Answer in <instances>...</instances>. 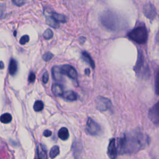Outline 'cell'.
<instances>
[{
  "label": "cell",
  "mask_w": 159,
  "mask_h": 159,
  "mask_svg": "<svg viewBox=\"0 0 159 159\" xmlns=\"http://www.w3.org/2000/svg\"><path fill=\"white\" fill-rule=\"evenodd\" d=\"M150 137L140 129L125 134L117 142V152L119 154H131L144 149L149 145Z\"/></svg>",
  "instance_id": "cell-1"
},
{
  "label": "cell",
  "mask_w": 159,
  "mask_h": 159,
  "mask_svg": "<svg viewBox=\"0 0 159 159\" xmlns=\"http://www.w3.org/2000/svg\"><path fill=\"white\" fill-rule=\"evenodd\" d=\"M101 23L107 30L116 31L125 26L124 20L117 14L111 11H105L100 16Z\"/></svg>",
  "instance_id": "cell-2"
},
{
  "label": "cell",
  "mask_w": 159,
  "mask_h": 159,
  "mask_svg": "<svg viewBox=\"0 0 159 159\" xmlns=\"http://www.w3.org/2000/svg\"><path fill=\"white\" fill-rule=\"evenodd\" d=\"M129 37L137 43H144L147 39V32L145 27H138L131 30L129 34Z\"/></svg>",
  "instance_id": "cell-3"
},
{
  "label": "cell",
  "mask_w": 159,
  "mask_h": 159,
  "mask_svg": "<svg viewBox=\"0 0 159 159\" xmlns=\"http://www.w3.org/2000/svg\"><path fill=\"white\" fill-rule=\"evenodd\" d=\"M96 105L97 109L100 111L111 110L112 107L111 101L109 99L102 96H98L96 98Z\"/></svg>",
  "instance_id": "cell-4"
},
{
  "label": "cell",
  "mask_w": 159,
  "mask_h": 159,
  "mask_svg": "<svg viewBox=\"0 0 159 159\" xmlns=\"http://www.w3.org/2000/svg\"><path fill=\"white\" fill-rule=\"evenodd\" d=\"M86 130L88 132L92 135H98L102 132L100 125L90 117L88 118L87 121Z\"/></svg>",
  "instance_id": "cell-5"
},
{
  "label": "cell",
  "mask_w": 159,
  "mask_h": 159,
  "mask_svg": "<svg viewBox=\"0 0 159 159\" xmlns=\"http://www.w3.org/2000/svg\"><path fill=\"white\" fill-rule=\"evenodd\" d=\"M148 117L153 124L159 125V101L149 110Z\"/></svg>",
  "instance_id": "cell-6"
},
{
  "label": "cell",
  "mask_w": 159,
  "mask_h": 159,
  "mask_svg": "<svg viewBox=\"0 0 159 159\" xmlns=\"http://www.w3.org/2000/svg\"><path fill=\"white\" fill-rule=\"evenodd\" d=\"M61 69L63 75H67L73 80H76L78 77L77 71L74 67L70 65H63L61 66Z\"/></svg>",
  "instance_id": "cell-7"
},
{
  "label": "cell",
  "mask_w": 159,
  "mask_h": 159,
  "mask_svg": "<svg viewBox=\"0 0 159 159\" xmlns=\"http://www.w3.org/2000/svg\"><path fill=\"white\" fill-rule=\"evenodd\" d=\"M117 148L116 145L115 139H111L107 147V155L111 159H116L117 155Z\"/></svg>",
  "instance_id": "cell-8"
},
{
  "label": "cell",
  "mask_w": 159,
  "mask_h": 159,
  "mask_svg": "<svg viewBox=\"0 0 159 159\" xmlns=\"http://www.w3.org/2000/svg\"><path fill=\"white\" fill-rule=\"evenodd\" d=\"M143 12L147 17L150 19H153L156 16V11L155 7L151 4H147L143 7Z\"/></svg>",
  "instance_id": "cell-9"
},
{
  "label": "cell",
  "mask_w": 159,
  "mask_h": 159,
  "mask_svg": "<svg viewBox=\"0 0 159 159\" xmlns=\"http://www.w3.org/2000/svg\"><path fill=\"white\" fill-rule=\"evenodd\" d=\"M52 75L53 78L56 81H61L63 79V73L61 69V66H54L52 68Z\"/></svg>",
  "instance_id": "cell-10"
},
{
  "label": "cell",
  "mask_w": 159,
  "mask_h": 159,
  "mask_svg": "<svg viewBox=\"0 0 159 159\" xmlns=\"http://www.w3.org/2000/svg\"><path fill=\"white\" fill-rule=\"evenodd\" d=\"M52 91L53 94L56 96H62L64 93L63 86L58 83H55L52 85Z\"/></svg>",
  "instance_id": "cell-11"
},
{
  "label": "cell",
  "mask_w": 159,
  "mask_h": 159,
  "mask_svg": "<svg viewBox=\"0 0 159 159\" xmlns=\"http://www.w3.org/2000/svg\"><path fill=\"white\" fill-rule=\"evenodd\" d=\"M64 99L68 100V101H76L78 99V95L77 94L74 92L73 91H65L62 95V96Z\"/></svg>",
  "instance_id": "cell-12"
},
{
  "label": "cell",
  "mask_w": 159,
  "mask_h": 159,
  "mask_svg": "<svg viewBox=\"0 0 159 159\" xmlns=\"http://www.w3.org/2000/svg\"><path fill=\"white\" fill-rule=\"evenodd\" d=\"M81 58H83V60L84 61H86L87 63H88L93 68H94V67H95L94 61H93V58H91V57L90 56V55L88 52H86L85 51L82 52Z\"/></svg>",
  "instance_id": "cell-13"
},
{
  "label": "cell",
  "mask_w": 159,
  "mask_h": 159,
  "mask_svg": "<svg viewBox=\"0 0 159 159\" xmlns=\"http://www.w3.org/2000/svg\"><path fill=\"white\" fill-rule=\"evenodd\" d=\"M17 70V63L16 60L12 58L9 65V72L11 75H14Z\"/></svg>",
  "instance_id": "cell-14"
},
{
  "label": "cell",
  "mask_w": 159,
  "mask_h": 159,
  "mask_svg": "<svg viewBox=\"0 0 159 159\" xmlns=\"http://www.w3.org/2000/svg\"><path fill=\"white\" fill-rule=\"evenodd\" d=\"M58 137L63 140H66L68 139L69 137V132L68 130L66 127H62L61 128L58 132Z\"/></svg>",
  "instance_id": "cell-15"
},
{
  "label": "cell",
  "mask_w": 159,
  "mask_h": 159,
  "mask_svg": "<svg viewBox=\"0 0 159 159\" xmlns=\"http://www.w3.org/2000/svg\"><path fill=\"white\" fill-rule=\"evenodd\" d=\"M50 16L58 22H66V18L63 14H58L55 12H52L51 13Z\"/></svg>",
  "instance_id": "cell-16"
},
{
  "label": "cell",
  "mask_w": 159,
  "mask_h": 159,
  "mask_svg": "<svg viewBox=\"0 0 159 159\" xmlns=\"http://www.w3.org/2000/svg\"><path fill=\"white\" fill-rule=\"evenodd\" d=\"M46 22L48 25L53 28H57L59 26L58 22H57L52 16H47L46 17Z\"/></svg>",
  "instance_id": "cell-17"
},
{
  "label": "cell",
  "mask_w": 159,
  "mask_h": 159,
  "mask_svg": "<svg viewBox=\"0 0 159 159\" xmlns=\"http://www.w3.org/2000/svg\"><path fill=\"white\" fill-rule=\"evenodd\" d=\"M12 116L9 113H4L0 116V121L3 124H7L12 120Z\"/></svg>",
  "instance_id": "cell-18"
},
{
  "label": "cell",
  "mask_w": 159,
  "mask_h": 159,
  "mask_svg": "<svg viewBox=\"0 0 159 159\" xmlns=\"http://www.w3.org/2000/svg\"><path fill=\"white\" fill-rule=\"evenodd\" d=\"M59 153H60L59 147L57 145H55L51 148L49 155L51 158H55L59 154Z\"/></svg>",
  "instance_id": "cell-19"
},
{
  "label": "cell",
  "mask_w": 159,
  "mask_h": 159,
  "mask_svg": "<svg viewBox=\"0 0 159 159\" xmlns=\"http://www.w3.org/2000/svg\"><path fill=\"white\" fill-rule=\"evenodd\" d=\"M43 109V102L40 101L38 100L36 101L34 104V109L36 112L41 111Z\"/></svg>",
  "instance_id": "cell-20"
},
{
  "label": "cell",
  "mask_w": 159,
  "mask_h": 159,
  "mask_svg": "<svg viewBox=\"0 0 159 159\" xmlns=\"http://www.w3.org/2000/svg\"><path fill=\"white\" fill-rule=\"evenodd\" d=\"M53 34V31L50 29H47L44 31L43 34V37H44V39L47 40H49L52 38Z\"/></svg>",
  "instance_id": "cell-21"
},
{
  "label": "cell",
  "mask_w": 159,
  "mask_h": 159,
  "mask_svg": "<svg viewBox=\"0 0 159 159\" xmlns=\"http://www.w3.org/2000/svg\"><path fill=\"white\" fill-rule=\"evenodd\" d=\"M155 93L157 95H159V70L158 71L156 78H155Z\"/></svg>",
  "instance_id": "cell-22"
},
{
  "label": "cell",
  "mask_w": 159,
  "mask_h": 159,
  "mask_svg": "<svg viewBox=\"0 0 159 159\" xmlns=\"http://www.w3.org/2000/svg\"><path fill=\"white\" fill-rule=\"evenodd\" d=\"M53 57V53H52L50 52H46L45 53H44V55H43L42 58H43V59L45 61H50V60Z\"/></svg>",
  "instance_id": "cell-23"
},
{
  "label": "cell",
  "mask_w": 159,
  "mask_h": 159,
  "mask_svg": "<svg viewBox=\"0 0 159 159\" xmlns=\"http://www.w3.org/2000/svg\"><path fill=\"white\" fill-rule=\"evenodd\" d=\"M29 41V36L28 35H23L22 37H20V40H19V43L21 45H25Z\"/></svg>",
  "instance_id": "cell-24"
},
{
  "label": "cell",
  "mask_w": 159,
  "mask_h": 159,
  "mask_svg": "<svg viewBox=\"0 0 159 159\" xmlns=\"http://www.w3.org/2000/svg\"><path fill=\"white\" fill-rule=\"evenodd\" d=\"M27 0H12V2L14 4L17 6H23L25 2Z\"/></svg>",
  "instance_id": "cell-25"
},
{
  "label": "cell",
  "mask_w": 159,
  "mask_h": 159,
  "mask_svg": "<svg viewBox=\"0 0 159 159\" xmlns=\"http://www.w3.org/2000/svg\"><path fill=\"white\" fill-rule=\"evenodd\" d=\"M35 75L34 74V73L33 72H30V73L29 75V78H28V80L29 83H32L35 81Z\"/></svg>",
  "instance_id": "cell-26"
},
{
  "label": "cell",
  "mask_w": 159,
  "mask_h": 159,
  "mask_svg": "<svg viewBox=\"0 0 159 159\" xmlns=\"http://www.w3.org/2000/svg\"><path fill=\"white\" fill-rule=\"evenodd\" d=\"M42 81L44 83H47L48 81V73L47 72H45L42 76Z\"/></svg>",
  "instance_id": "cell-27"
},
{
  "label": "cell",
  "mask_w": 159,
  "mask_h": 159,
  "mask_svg": "<svg viewBox=\"0 0 159 159\" xmlns=\"http://www.w3.org/2000/svg\"><path fill=\"white\" fill-rule=\"evenodd\" d=\"M43 135L46 137H50L52 135V132L49 130H44V132L43 133Z\"/></svg>",
  "instance_id": "cell-28"
},
{
  "label": "cell",
  "mask_w": 159,
  "mask_h": 159,
  "mask_svg": "<svg viewBox=\"0 0 159 159\" xmlns=\"http://www.w3.org/2000/svg\"><path fill=\"white\" fill-rule=\"evenodd\" d=\"M4 67V65L3 61H0V69H3Z\"/></svg>",
  "instance_id": "cell-29"
},
{
  "label": "cell",
  "mask_w": 159,
  "mask_h": 159,
  "mask_svg": "<svg viewBox=\"0 0 159 159\" xmlns=\"http://www.w3.org/2000/svg\"><path fill=\"white\" fill-rule=\"evenodd\" d=\"M2 13H3V9H2V6H0V18L2 17Z\"/></svg>",
  "instance_id": "cell-30"
},
{
  "label": "cell",
  "mask_w": 159,
  "mask_h": 159,
  "mask_svg": "<svg viewBox=\"0 0 159 159\" xmlns=\"http://www.w3.org/2000/svg\"><path fill=\"white\" fill-rule=\"evenodd\" d=\"M89 73H90V70H89V69H86L85 70V74L86 75H89Z\"/></svg>",
  "instance_id": "cell-31"
},
{
  "label": "cell",
  "mask_w": 159,
  "mask_h": 159,
  "mask_svg": "<svg viewBox=\"0 0 159 159\" xmlns=\"http://www.w3.org/2000/svg\"><path fill=\"white\" fill-rule=\"evenodd\" d=\"M157 40L159 42V31H158V35H157Z\"/></svg>",
  "instance_id": "cell-32"
},
{
  "label": "cell",
  "mask_w": 159,
  "mask_h": 159,
  "mask_svg": "<svg viewBox=\"0 0 159 159\" xmlns=\"http://www.w3.org/2000/svg\"><path fill=\"white\" fill-rule=\"evenodd\" d=\"M36 159H42V158H40V157H38V158H36Z\"/></svg>",
  "instance_id": "cell-33"
}]
</instances>
